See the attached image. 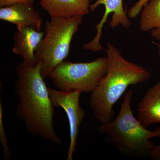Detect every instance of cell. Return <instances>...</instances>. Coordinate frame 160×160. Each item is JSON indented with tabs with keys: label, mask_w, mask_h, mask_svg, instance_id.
Returning <instances> with one entry per match:
<instances>
[{
	"label": "cell",
	"mask_w": 160,
	"mask_h": 160,
	"mask_svg": "<svg viewBox=\"0 0 160 160\" xmlns=\"http://www.w3.org/2000/svg\"><path fill=\"white\" fill-rule=\"evenodd\" d=\"M44 34V32L38 31L29 27H17L13 37L14 44L12 52L21 56L26 65L35 66L37 64L35 54Z\"/></svg>",
	"instance_id": "obj_9"
},
{
	"label": "cell",
	"mask_w": 160,
	"mask_h": 160,
	"mask_svg": "<svg viewBox=\"0 0 160 160\" xmlns=\"http://www.w3.org/2000/svg\"><path fill=\"white\" fill-rule=\"evenodd\" d=\"M3 107L2 101H0V142L3 150V158L9 160L12 157V154L8 144V138L3 122Z\"/></svg>",
	"instance_id": "obj_13"
},
{
	"label": "cell",
	"mask_w": 160,
	"mask_h": 160,
	"mask_svg": "<svg viewBox=\"0 0 160 160\" xmlns=\"http://www.w3.org/2000/svg\"><path fill=\"white\" fill-rule=\"evenodd\" d=\"M154 44L157 47L158 54L160 57V43H154Z\"/></svg>",
	"instance_id": "obj_18"
},
{
	"label": "cell",
	"mask_w": 160,
	"mask_h": 160,
	"mask_svg": "<svg viewBox=\"0 0 160 160\" xmlns=\"http://www.w3.org/2000/svg\"><path fill=\"white\" fill-rule=\"evenodd\" d=\"M149 0H139L131 6L128 10L127 14L129 18H135L141 13L143 7L146 6Z\"/></svg>",
	"instance_id": "obj_14"
},
{
	"label": "cell",
	"mask_w": 160,
	"mask_h": 160,
	"mask_svg": "<svg viewBox=\"0 0 160 160\" xmlns=\"http://www.w3.org/2000/svg\"><path fill=\"white\" fill-rule=\"evenodd\" d=\"M104 5L105 11L102 19L95 26L97 33L91 42L83 46V49L94 52L102 50L103 48L100 43L104 25L107 22V18L110 13H112L110 26L112 28L121 26L125 29H128L131 25V22L123 6L122 0H97L95 2L90 5L89 9L93 12L99 6Z\"/></svg>",
	"instance_id": "obj_7"
},
{
	"label": "cell",
	"mask_w": 160,
	"mask_h": 160,
	"mask_svg": "<svg viewBox=\"0 0 160 160\" xmlns=\"http://www.w3.org/2000/svg\"><path fill=\"white\" fill-rule=\"evenodd\" d=\"M33 3H18L1 7L0 19L14 24L17 27H29L40 32L43 19L36 10Z\"/></svg>",
	"instance_id": "obj_8"
},
{
	"label": "cell",
	"mask_w": 160,
	"mask_h": 160,
	"mask_svg": "<svg viewBox=\"0 0 160 160\" xmlns=\"http://www.w3.org/2000/svg\"><path fill=\"white\" fill-rule=\"evenodd\" d=\"M139 21L140 30L150 32L160 27V0H149L141 11Z\"/></svg>",
	"instance_id": "obj_12"
},
{
	"label": "cell",
	"mask_w": 160,
	"mask_h": 160,
	"mask_svg": "<svg viewBox=\"0 0 160 160\" xmlns=\"http://www.w3.org/2000/svg\"><path fill=\"white\" fill-rule=\"evenodd\" d=\"M106 45L108 71L90 97L92 113L101 124L114 119L113 106L129 86L146 82L150 77L149 71L126 59L113 44Z\"/></svg>",
	"instance_id": "obj_2"
},
{
	"label": "cell",
	"mask_w": 160,
	"mask_h": 160,
	"mask_svg": "<svg viewBox=\"0 0 160 160\" xmlns=\"http://www.w3.org/2000/svg\"><path fill=\"white\" fill-rule=\"evenodd\" d=\"M137 116L146 128L160 123V82L150 87L138 104Z\"/></svg>",
	"instance_id": "obj_11"
},
{
	"label": "cell",
	"mask_w": 160,
	"mask_h": 160,
	"mask_svg": "<svg viewBox=\"0 0 160 160\" xmlns=\"http://www.w3.org/2000/svg\"><path fill=\"white\" fill-rule=\"evenodd\" d=\"M108 69L107 57L99 58L89 62L73 63L65 60L48 77L59 91L91 93L106 76Z\"/></svg>",
	"instance_id": "obj_5"
},
{
	"label": "cell",
	"mask_w": 160,
	"mask_h": 160,
	"mask_svg": "<svg viewBox=\"0 0 160 160\" xmlns=\"http://www.w3.org/2000/svg\"><path fill=\"white\" fill-rule=\"evenodd\" d=\"M48 91L54 107L62 108L67 115L69 121L70 143L66 159L72 160L77 146L80 126L86 113L80 103V96L82 92L80 91L65 92L49 87Z\"/></svg>",
	"instance_id": "obj_6"
},
{
	"label": "cell",
	"mask_w": 160,
	"mask_h": 160,
	"mask_svg": "<svg viewBox=\"0 0 160 160\" xmlns=\"http://www.w3.org/2000/svg\"><path fill=\"white\" fill-rule=\"evenodd\" d=\"M150 32L152 37L160 43V27L152 29Z\"/></svg>",
	"instance_id": "obj_17"
},
{
	"label": "cell",
	"mask_w": 160,
	"mask_h": 160,
	"mask_svg": "<svg viewBox=\"0 0 160 160\" xmlns=\"http://www.w3.org/2000/svg\"><path fill=\"white\" fill-rule=\"evenodd\" d=\"M149 157L153 160H160V144L154 145L149 152Z\"/></svg>",
	"instance_id": "obj_16"
},
{
	"label": "cell",
	"mask_w": 160,
	"mask_h": 160,
	"mask_svg": "<svg viewBox=\"0 0 160 160\" xmlns=\"http://www.w3.org/2000/svg\"><path fill=\"white\" fill-rule=\"evenodd\" d=\"M83 16L51 18L46 22L44 38L35 54L36 62L40 64V72L44 79L69 57L72 40L83 23Z\"/></svg>",
	"instance_id": "obj_4"
},
{
	"label": "cell",
	"mask_w": 160,
	"mask_h": 160,
	"mask_svg": "<svg viewBox=\"0 0 160 160\" xmlns=\"http://www.w3.org/2000/svg\"><path fill=\"white\" fill-rule=\"evenodd\" d=\"M132 96V91H127L117 118L110 122L101 124L98 130L106 136L107 142L117 147L122 154L131 157H149L155 145L150 139L160 138V127L149 130L135 117L131 106Z\"/></svg>",
	"instance_id": "obj_3"
},
{
	"label": "cell",
	"mask_w": 160,
	"mask_h": 160,
	"mask_svg": "<svg viewBox=\"0 0 160 160\" xmlns=\"http://www.w3.org/2000/svg\"><path fill=\"white\" fill-rule=\"evenodd\" d=\"M34 3V0H0V7L12 6L18 3Z\"/></svg>",
	"instance_id": "obj_15"
},
{
	"label": "cell",
	"mask_w": 160,
	"mask_h": 160,
	"mask_svg": "<svg viewBox=\"0 0 160 160\" xmlns=\"http://www.w3.org/2000/svg\"><path fill=\"white\" fill-rule=\"evenodd\" d=\"M90 0H40L51 18H68L89 13Z\"/></svg>",
	"instance_id": "obj_10"
},
{
	"label": "cell",
	"mask_w": 160,
	"mask_h": 160,
	"mask_svg": "<svg viewBox=\"0 0 160 160\" xmlns=\"http://www.w3.org/2000/svg\"><path fill=\"white\" fill-rule=\"evenodd\" d=\"M39 63L34 67L22 61L16 66L18 77L14 89L18 99L16 115L25 122L26 130L58 145L62 144L53 126L54 106L52 103Z\"/></svg>",
	"instance_id": "obj_1"
}]
</instances>
